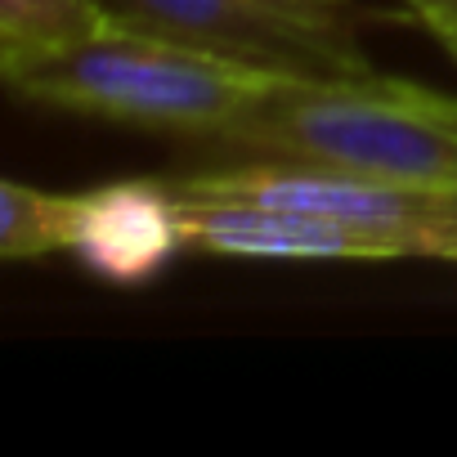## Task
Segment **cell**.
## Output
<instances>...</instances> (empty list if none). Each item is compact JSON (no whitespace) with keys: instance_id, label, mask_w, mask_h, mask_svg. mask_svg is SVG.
Returning a JSON list of instances; mask_svg holds the SVG:
<instances>
[{"instance_id":"6da1fadb","label":"cell","mask_w":457,"mask_h":457,"mask_svg":"<svg viewBox=\"0 0 457 457\" xmlns=\"http://www.w3.org/2000/svg\"><path fill=\"white\" fill-rule=\"evenodd\" d=\"M215 139L261 162L457 188V99L399 77H287Z\"/></svg>"},{"instance_id":"7a4b0ae2","label":"cell","mask_w":457,"mask_h":457,"mask_svg":"<svg viewBox=\"0 0 457 457\" xmlns=\"http://www.w3.org/2000/svg\"><path fill=\"white\" fill-rule=\"evenodd\" d=\"M283 81H287L283 72L175 46L117 23L10 77L19 95L50 108L166 135H206V139L234 126Z\"/></svg>"},{"instance_id":"3957f363","label":"cell","mask_w":457,"mask_h":457,"mask_svg":"<svg viewBox=\"0 0 457 457\" xmlns=\"http://www.w3.org/2000/svg\"><path fill=\"white\" fill-rule=\"evenodd\" d=\"M117 28L301 81L372 72L350 23L319 0H99Z\"/></svg>"},{"instance_id":"277c9868","label":"cell","mask_w":457,"mask_h":457,"mask_svg":"<svg viewBox=\"0 0 457 457\" xmlns=\"http://www.w3.org/2000/svg\"><path fill=\"white\" fill-rule=\"evenodd\" d=\"M166 184L175 197H220V202H265V206L314 211L386 238L395 256L457 261V188L395 184V179L296 166V162H247L228 170H197Z\"/></svg>"},{"instance_id":"5b68a950","label":"cell","mask_w":457,"mask_h":457,"mask_svg":"<svg viewBox=\"0 0 457 457\" xmlns=\"http://www.w3.org/2000/svg\"><path fill=\"white\" fill-rule=\"evenodd\" d=\"M184 252L270 256V261H395V247L368 228L265 202L179 197Z\"/></svg>"},{"instance_id":"8992f818","label":"cell","mask_w":457,"mask_h":457,"mask_svg":"<svg viewBox=\"0 0 457 457\" xmlns=\"http://www.w3.org/2000/svg\"><path fill=\"white\" fill-rule=\"evenodd\" d=\"M68 252L108 283H148L175 252H184L179 197L170 193V184L148 179L72 193Z\"/></svg>"},{"instance_id":"52a82bcc","label":"cell","mask_w":457,"mask_h":457,"mask_svg":"<svg viewBox=\"0 0 457 457\" xmlns=\"http://www.w3.org/2000/svg\"><path fill=\"white\" fill-rule=\"evenodd\" d=\"M108 28L112 19L104 14L99 0H0V68H5V81Z\"/></svg>"},{"instance_id":"ba28073f","label":"cell","mask_w":457,"mask_h":457,"mask_svg":"<svg viewBox=\"0 0 457 457\" xmlns=\"http://www.w3.org/2000/svg\"><path fill=\"white\" fill-rule=\"evenodd\" d=\"M72 243V193H46L10 179L0 188V256L37 261L68 252Z\"/></svg>"},{"instance_id":"9c48e42d","label":"cell","mask_w":457,"mask_h":457,"mask_svg":"<svg viewBox=\"0 0 457 457\" xmlns=\"http://www.w3.org/2000/svg\"><path fill=\"white\" fill-rule=\"evenodd\" d=\"M403 5L426 23V32H430V37L457 32V0H403Z\"/></svg>"},{"instance_id":"30bf717a","label":"cell","mask_w":457,"mask_h":457,"mask_svg":"<svg viewBox=\"0 0 457 457\" xmlns=\"http://www.w3.org/2000/svg\"><path fill=\"white\" fill-rule=\"evenodd\" d=\"M435 41H439V46L448 50V59L457 63V32H444V37H435Z\"/></svg>"},{"instance_id":"8fae6325","label":"cell","mask_w":457,"mask_h":457,"mask_svg":"<svg viewBox=\"0 0 457 457\" xmlns=\"http://www.w3.org/2000/svg\"><path fill=\"white\" fill-rule=\"evenodd\" d=\"M319 5H341V0H319Z\"/></svg>"}]
</instances>
